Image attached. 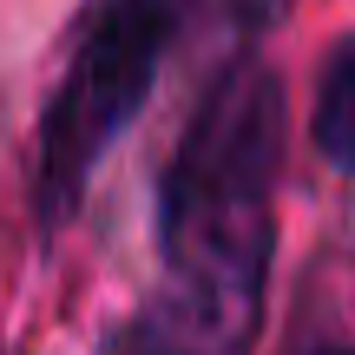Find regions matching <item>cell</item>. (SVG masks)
I'll return each mask as SVG.
<instances>
[{
  "label": "cell",
  "mask_w": 355,
  "mask_h": 355,
  "mask_svg": "<svg viewBox=\"0 0 355 355\" xmlns=\"http://www.w3.org/2000/svg\"><path fill=\"white\" fill-rule=\"evenodd\" d=\"M283 178V79L230 53L158 178V290L125 355H250L263 329Z\"/></svg>",
  "instance_id": "cell-1"
},
{
  "label": "cell",
  "mask_w": 355,
  "mask_h": 355,
  "mask_svg": "<svg viewBox=\"0 0 355 355\" xmlns=\"http://www.w3.org/2000/svg\"><path fill=\"white\" fill-rule=\"evenodd\" d=\"M184 20H191V0H99L86 13L73 60H66L60 86L46 99V119H40L33 211L46 230H60L86 204L92 171L139 125Z\"/></svg>",
  "instance_id": "cell-2"
},
{
  "label": "cell",
  "mask_w": 355,
  "mask_h": 355,
  "mask_svg": "<svg viewBox=\"0 0 355 355\" xmlns=\"http://www.w3.org/2000/svg\"><path fill=\"white\" fill-rule=\"evenodd\" d=\"M316 355H355V343H329V349H316Z\"/></svg>",
  "instance_id": "cell-4"
},
{
  "label": "cell",
  "mask_w": 355,
  "mask_h": 355,
  "mask_svg": "<svg viewBox=\"0 0 355 355\" xmlns=\"http://www.w3.org/2000/svg\"><path fill=\"white\" fill-rule=\"evenodd\" d=\"M309 145L329 171L355 178V40L322 60L316 73V105H309Z\"/></svg>",
  "instance_id": "cell-3"
}]
</instances>
